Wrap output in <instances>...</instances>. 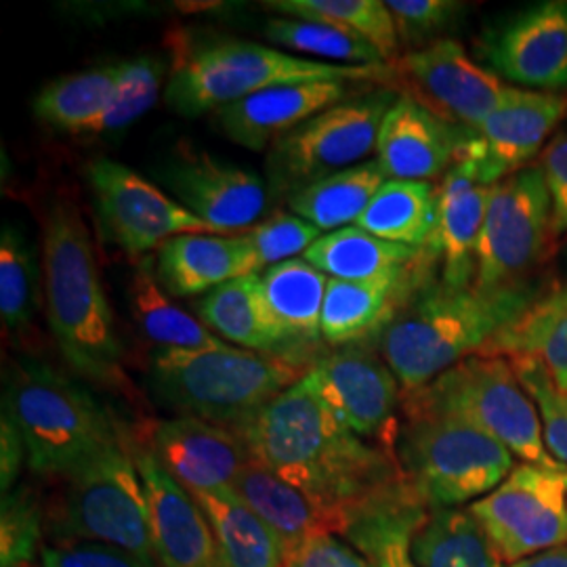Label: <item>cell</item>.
Returning a JSON list of instances; mask_svg holds the SVG:
<instances>
[{
    "mask_svg": "<svg viewBox=\"0 0 567 567\" xmlns=\"http://www.w3.org/2000/svg\"><path fill=\"white\" fill-rule=\"evenodd\" d=\"M240 435L252 461L324 508L337 536L344 538L374 511L416 496L398 458L355 435L305 377Z\"/></svg>",
    "mask_w": 567,
    "mask_h": 567,
    "instance_id": "6da1fadb",
    "label": "cell"
},
{
    "mask_svg": "<svg viewBox=\"0 0 567 567\" xmlns=\"http://www.w3.org/2000/svg\"><path fill=\"white\" fill-rule=\"evenodd\" d=\"M534 301V290L522 282L496 290L446 284L421 288L379 337V349L410 395L480 355Z\"/></svg>",
    "mask_w": 567,
    "mask_h": 567,
    "instance_id": "7a4b0ae2",
    "label": "cell"
},
{
    "mask_svg": "<svg viewBox=\"0 0 567 567\" xmlns=\"http://www.w3.org/2000/svg\"><path fill=\"white\" fill-rule=\"evenodd\" d=\"M47 318L63 358L84 379L124 383L122 347L100 265L79 206L58 198L42 240Z\"/></svg>",
    "mask_w": 567,
    "mask_h": 567,
    "instance_id": "3957f363",
    "label": "cell"
},
{
    "mask_svg": "<svg viewBox=\"0 0 567 567\" xmlns=\"http://www.w3.org/2000/svg\"><path fill=\"white\" fill-rule=\"evenodd\" d=\"M307 368L229 344L185 351L161 349L150 365V389L161 404L238 435Z\"/></svg>",
    "mask_w": 567,
    "mask_h": 567,
    "instance_id": "277c9868",
    "label": "cell"
},
{
    "mask_svg": "<svg viewBox=\"0 0 567 567\" xmlns=\"http://www.w3.org/2000/svg\"><path fill=\"white\" fill-rule=\"evenodd\" d=\"M2 414L20 429L37 475L70 477L103 450L121 444L107 408L53 365L21 360L4 379Z\"/></svg>",
    "mask_w": 567,
    "mask_h": 567,
    "instance_id": "5b68a950",
    "label": "cell"
},
{
    "mask_svg": "<svg viewBox=\"0 0 567 567\" xmlns=\"http://www.w3.org/2000/svg\"><path fill=\"white\" fill-rule=\"evenodd\" d=\"M381 72V65L358 68L301 60L265 44L236 39H187L175 49L164 102L183 118H198L274 86L365 81Z\"/></svg>",
    "mask_w": 567,
    "mask_h": 567,
    "instance_id": "8992f818",
    "label": "cell"
},
{
    "mask_svg": "<svg viewBox=\"0 0 567 567\" xmlns=\"http://www.w3.org/2000/svg\"><path fill=\"white\" fill-rule=\"evenodd\" d=\"M404 408L408 416H447L475 426L527 465L564 468L550 456L538 408L505 358L471 355L405 395Z\"/></svg>",
    "mask_w": 567,
    "mask_h": 567,
    "instance_id": "52a82bcc",
    "label": "cell"
},
{
    "mask_svg": "<svg viewBox=\"0 0 567 567\" xmlns=\"http://www.w3.org/2000/svg\"><path fill=\"white\" fill-rule=\"evenodd\" d=\"M395 458L426 508L475 503L515 468V456L501 442L447 416H408Z\"/></svg>",
    "mask_w": 567,
    "mask_h": 567,
    "instance_id": "ba28073f",
    "label": "cell"
},
{
    "mask_svg": "<svg viewBox=\"0 0 567 567\" xmlns=\"http://www.w3.org/2000/svg\"><path fill=\"white\" fill-rule=\"evenodd\" d=\"M398 100L393 91L355 95L286 133L267 154V194L288 198L311 183L362 164L377 150L381 124Z\"/></svg>",
    "mask_w": 567,
    "mask_h": 567,
    "instance_id": "9c48e42d",
    "label": "cell"
},
{
    "mask_svg": "<svg viewBox=\"0 0 567 567\" xmlns=\"http://www.w3.org/2000/svg\"><path fill=\"white\" fill-rule=\"evenodd\" d=\"M61 522L68 538L124 548L158 566L147 494L126 440L68 477Z\"/></svg>",
    "mask_w": 567,
    "mask_h": 567,
    "instance_id": "30bf717a",
    "label": "cell"
},
{
    "mask_svg": "<svg viewBox=\"0 0 567 567\" xmlns=\"http://www.w3.org/2000/svg\"><path fill=\"white\" fill-rule=\"evenodd\" d=\"M503 566L567 545V468L515 465L507 480L471 503Z\"/></svg>",
    "mask_w": 567,
    "mask_h": 567,
    "instance_id": "8fae6325",
    "label": "cell"
},
{
    "mask_svg": "<svg viewBox=\"0 0 567 567\" xmlns=\"http://www.w3.org/2000/svg\"><path fill=\"white\" fill-rule=\"evenodd\" d=\"M553 225V204L540 166L522 168L494 183L475 255L473 286L496 290L538 259Z\"/></svg>",
    "mask_w": 567,
    "mask_h": 567,
    "instance_id": "7c38bea8",
    "label": "cell"
},
{
    "mask_svg": "<svg viewBox=\"0 0 567 567\" xmlns=\"http://www.w3.org/2000/svg\"><path fill=\"white\" fill-rule=\"evenodd\" d=\"M105 234L124 252L140 257L183 234H213L210 227L173 200L163 187L110 158L86 166Z\"/></svg>",
    "mask_w": 567,
    "mask_h": 567,
    "instance_id": "4fadbf2b",
    "label": "cell"
},
{
    "mask_svg": "<svg viewBox=\"0 0 567 567\" xmlns=\"http://www.w3.org/2000/svg\"><path fill=\"white\" fill-rule=\"evenodd\" d=\"M305 379L355 435L395 456L400 383L385 360L364 344L337 347Z\"/></svg>",
    "mask_w": 567,
    "mask_h": 567,
    "instance_id": "5bb4252c",
    "label": "cell"
},
{
    "mask_svg": "<svg viewBox=\"0 0 567 567\" xmlns=\"http://www.w3.org/2000/svg\"><path fill=\"white\" fill-rule=\"evenodd\" d=\"M173 194L210 231H240L264 215L267 187L257 173L179 143L154 171Z\"/></svg>",
    "mask_w": 567,
    "mask_h": 567,
    "instance_id": "9a60e30c",
    "label": "cell"
},
{
    "mask_svg": "<svg viewBox=\"0 0 567 567\" xmlns=\"http://www.w3.org/2000/svg\"><path fill=\"white\" fill-rule=\"evenodd\" d=\"M400 74L440 118L477 131L513 91L482 63L471 60L456 41H435L400 60Z\"/></svg>",
    "mask_w": 567,
    "mask_h": 567,
    "instance_id": "2e32d148",
    "label": "cell"
},
{
    "mask_svg": "<svg viewBox=\"0 0 567 567\" xmlns=\"http://www.w3.org/2000/svg\"><path fill=\"white\" fill-rule=\"evenodd\" d=\"M487 70L529 89L567 86V2L548 0L515 13L482 42Z\"/></svg>",
    "mask_w": 567,
    "mask_h": 567,
    "instance_id": "e0dca14e",
    "label": "cell"
},
{
    "mask_svg": "<svg viewBox=\"0 0 567 567\" xmlns=\"http://www.w3.org/2000/svg\"><path fill=\"white\" fill-rule=\"evenodd\" d=\"M145 447L189 494L236 486L250 461L243 435L194 416L154 421Z\"/></svg>",
    "mask_w": 567,
    "mask_h": 567,
    "instance_id": "ac0fdd59",
    "label": "cell"
},
{
    "mask_svg": "<svg viewBox=\"0 0 567 567\" xmlns=\"http://www.w3.org/2000/svg\"><path fill=\"white\" fill-rule=\"evenodd\" d=\"M128 447L147 494L158 566L221 567L213 527L198 501L166 473L147 447L135 442H128Z\"/></svg>",
    "mask_w": 567,
    "mask_h": 567,
    "instance_id": "d6986e66",
    "label": "cell"
},
{
    "mask_svg": "<svg viewBox=\"0 0 567 567\" xmlns=\"http://www.w3.org/2000/svg\"><path fill=\"white\" fill-rule=\"evenodd\" d=\"M566 114L564 95L513 89L507 100L471 133L461 156L477 161L489 182H503L538 154L548 133Z\"/></svg>",
    "mask_w": 567,
    "mask_h": 567,
    "instance_id": "ffe728a7",
    "label": "cell"
},
{
    "mask_svg": "<svg viewBox=\"0 0 567 567\" xmlns=\"http://www.w3.org/2000/svg\"><path fill=\"white\" fill-rule=\"evenodd\" d=\"M471 133L440 118L414 97H400L381 124L377 163L393 182L433 179L456 164Z\"/></svg>",
    "mask_w": 567,
    "mask_h": 567,
    "instance_id": "44dd1931",
    "label": "cell"
},
{
    "mask_svg": "<svg viewBox=\"0 0 567 567\" xmlns=\"http://www.w3.org/2000/svg\"><path fill=\"white\" fill-rule=\"evenodd\" d=\"M494 183L477 161L461 156L437 187L435 227L429 243L431 257L444 261V284L452 288L473 286L475 255L486 221Z\"/></svg>",
    "mask_w": 567,
    "mask_h": 567,
    "instance_id": "7402d4cb",
    "label": "cell"
},
{
    "mask_svg": "<svg viewBox=\"0 0 567 567\" xmlns=\"http://www.w3.org/2000/svg\"><path fill=\"white\" fill-rule=\"evenodd\" d=\"M347 100H351L347 81L282 84L217 110L215 124L236 145L261 152L299 124Z\"/></svg>",
    "mask_w": 567,
    "mask_h": 567,
    "instance_id": "603a6c76",
    "label": "cell"
},
{
    "mask_svg": "<svg viewBox=\"0 0 567 567\" xmlns=\"http://www.w3.org/2000/svg\"><path fill=\"white\" fill-rule=\"evenodd\" d=\"M419 264L377 280H330L322 311V339L332 347L362 344L379 339L386 326L410 303L419 290L423 271Z\"/></svg>",
    "mask_w": 567,
    "mask_h": 567,
    "instance_id": "cb8c5ba5",
    "label": "cell"
},
{
    "mask_svg": "<svg viewBox=\"0 0 567 567\" xmlns=\"http://www.w3.org/2000/svg\"><path fill=\"white\" fill-rule=\"evenodd\" d=\"M330 278L305 259L274 265L261 276L265 305L276 326L286 355L292 364H305L303 349L322 339V311Z\"/></svg>",
    "mask_w": 567,
    "mask_h": 567,
    "instance_id": "d4e9b609",
    "label": "cell"
},
{
    "mask_svg": "<svg viewBox=\"0 0 567 567\" xmlns=\"http://www.w3.org/2000/svg\"><path fill=\"white\" fill-rule=\"evenodd\" d=\"M236 492L282 545L284 557L295 555L311 538L334 534L332 517L301 489L290 486L257 461H248L236 480Z\"/></svg>",
    "mask_w": 567,
    "mask_h": 567,
    "instance_id": "484cf974",
    "label": "cell"
},
{
    "mask_svg": "<svg viewBox=\"0 0 567 567\" xmlns=\"http://www.w3.org/2000/svg\"><path fill=\"white\" fill-rule=\"evenodd\" d=\"M480 355L534 362L557 391L567 393V286L536 299Z\"/></svg>",
    "mask_w": 567,
    "mask_h": 567,
    "instance_id": "4316f807",
    "label": "cell"
},
{
    "mask_svg": "<svg viewBox=\"0 0 567 567\" xmlns=\"http://www.w3.org/2000/svg\"><path fill=\"white\" fill-rule=\"evenodd\" d=\"M198 316L206 328L227 341L290 362L265 305L261 274L236 278L210 290L198 303Z\"/></svg>",
    "mask_w": 567,
    "mask_h": 567,
    "instance_id": "83f0119b",
    "label": "cell"
},
{
    "mask_svg": "<svg viewBox=\"0 0 567 567\" xmlns=\"http://www.w3.org/2000/svg\"><path fill=\"white\" fill-rule=\"evenodd\" d=\"M425 257L423 248L386 243L360 227H343L311 244L301 259L330 280L364 282L404 271Z\"/></svg>",
    "mask_w": 567,
    "mask_h": 567,
    "instance_id": "f1b7e54d",
    "label": "cell"
},
{
    "mask_svg": "<svg viewBox=\"0 0 567 567\" xmlns=\"http://www.w3.org/2000/svg\"><path fill=\"white\" fill-rule=\"evenodd\" d=\"M203 507L219 550L221 567H284L282 545L236 487L192 494Z\"/></svg>",
    "mask_w": 567,
    "mask_h": 567,
    "instance_id": "f546056e",
    "label": "cell"
},
{
    "mask_svg": "<svg viewBox=\"0 0 567 567\" xmlns=\"http://www.w3.org/2000/svg\"><path fill=\"white\" fill-rule=\"evenodd\" d=\"M156 274L175 297L203 295L240 278V248L236 236L183 234L158 248Z\"/></svg>",
    "mask_w": 567,
    "mask_h": 567,
    "instance_id": "4dcf8cb0",
    "label": "cell"
},
{
    "mask_svg": "<svg viewBox=\"0 0 567 567\" xmlns=\"http://www.w3.org/2000/svg\"><path fill=\"white\" fill-rule=\"evenodd\" d=\"M383 183L381 164L362 163L295 192L286 198V206L318 229L337 231L362 217Z\"/></svg>",
    "mask_w": 567,
    "mask_h": 567,
    "instance_id": "1f68e13d",
    "label": "cell"
},
{
    "mask_svg": "<svg viewBox=\"0 0 567 567\" xmlns=\"http://www.w3.org/2000/svg\"><path fill=\"white\" fill-rule=\"evenodd\" d=\"M412 557L419 567H505L468 508H429L412 534Z\"/></svg>",
    "mask_w": 567,
    "mask_h": 567,
    "instance_id": "d6a6232c",
    "label": "cell"
},
{
    "mask_svg": "<svg viewBox=\"0 0 567 567\" xmlns=\"http://www.w3.org/2000/svg\"><path fill=\"white\" fill-rule=\"evenodd\" d=\"M437 213V189L426 182H385L355 227L412 248H426Z\"/></svg>",
    "mask_w": 567,
    "mask_h": 567,
    "instance_id": "836d02e7",
    "label": "cell"
},
{
    "mask_svg": "<svg viewBox=\"0 0 567 567\" xmlns=\"http://www.w3.org/2000/svg\"><path fill=\"white\" fill-rule=\"evenodd\" d=\"M128 292L133 316L143 334L161 349L198 351L224 344L200 320L185 313L168 299L150 257H143L142 264L137 265Z\"/></svg>",
    "mask_w": 567,
    "mask_h": 567,
    "instance_id": "e575fe53",
    "label": "cell"
},
{
    "mask_svg": "<svg viewBox=\"0 0 567 567\" xmlns=\"http://www.w3.org/2000/svg\"><path fill=\"white\" fill-rule=\"evenodd\" d=\"M118 81V63L84 70L44 84L34 114L39 121L76 135H89L112 102Z\"/></svg>",
    "mask_w": 567,
    "mask_h": 567,
    "instance_id": "d590c367",
    "label": "cell"
},
{
    "mask_svg": "<svg viewBox=\"0 0 567 567\" xmlns=\"http://www.w3.org/2000/svg\"><path fill=\"white\" fill-rule=\"evenodd\" d=\"M264 7L288 18L341 28L370 42L385 60L400 47L395 21L381 0H269Z\"/></svg>",
    "mask_w": 567,
    "mask_h": 567,
    "instance_id": "8d00e7d4",
    "label": "cell"
},
{
    "mask_svg": "<svg viewBox=\"0 0 567 567\" xmlns=\"http://www.w3.org/2000/svg\"><path fill=\"white\" fill-rule=\"evenodd\" d=\"M426 513L425 503L414 496L374 511L351 527L344 538L374 567H419L412 557V534Z\"/></svg>",
    "mask_w": 567,
    "mask_h": 567,
    "instance_id": "74e56055",
    "label": "cell"
},
{
    "mask_svg": "<svg viewBox=\"0 0 567 567\" xmlns=\"http://www.w3.org/2000/svg\"><path fill=\"white\" fill-rule=\"evenodd\" d=\"M265 37L267 41L282 49L330 60V63H337V65L362 68V65H379L385 60L370 42L322 21L297 20V18L269 20L265 25Z\"/></svg>",
    "mask_w": 567,
    "mask_h": 567,
    "instance_id": "f35d334b",
    "label": "cell"
},
{
    "mask_svg": "<svg viewBox=\"0 0 567 567\" xmlns=\"http://www.w3.org/2000/svg\"><path fill=\"white\" fill-rule=\"evenodd\" d=\"M322 238V229L297 215L276 213L264 224L236 236L240 248V278L261 274L264 267L297 259L311 244Z\"/></svg>",
    "mask_w": 567,
    "mask_h": 567,
    "instance_id": "ab89813d",
    "label": "cell"
},
{
    "mask_svg": "<svg viewBox=\"0 0 567 567\" xmlns=\"http://www.w3.org/2000/svg\"><path fill=\"white\" fill-rule=\"evenodd\" d=\"M166 68L156 58H135L118 63V81L112 95V102L95 122L89 135L116 133L147 114L154 103L158 102Z\"/></svg>",
    "mask_w": 567,
    "mask_h": 567,
    "instance_id": "60d3db41",
    "label": "cell"
},
{
    "mask_svg": "<svg viewBox=\"0 0 567 567\" xmlns=\"http://www.w3.org/2000/svg\"><path fill=\"white\" fill-rule=\"evenodd\" d=\"M34 316V259L23 234L4 225L0 236V318L9 332H23Z\"/></svg>",
    "mask_w": 567,
    "mask_h": 567,
    "instance_id": "b9f144b4",
    "label": "cell"
},
{
    "mask_svg": "<svg viewBox=\"0 0 567 567\" xmlns=\"http://www.w3.org/2000/svg\"><path fill=\"white\" fill-rule=\"evenodd\" d=\"M42 540V511L28 487H16L0 503V567H34Z\"/></svg>",
    "mask_w": 567,
    "mask_h": 567,
    "instance_id": "7bdbcfd3",
    "label": "cell"
},
{
    "mask_svg": "<svg viewBox=\"0 0 567 567\" xmlns=\"http://www.w3.org/2000/svg\"><path fill=\"white\" fill-rule=\"evenodd\" d=\"M527 395L534 400L543 423V435L550 456L567 468V393L557 391L547 372L534 362H511Z\"/></svg>",
    "mask_w": 567,
    "mask_h": 567,
    "instance_id": "ee69618b",
    "label": "cell"
},
{
    "mask_svg": "<svg viewBox=\"0 0 567 567\" xmlns=\"http://www.w3.org/2000/svg\"><path fill=\"white\" fill-rule=\"evenodd\" d=\"M385 4L398 37L405 42H425L446 32L465 9L454 0H389Z\"/></svg>",
    "mask_w": 567,
    "mask_h": 567,
    "instance_id": "f6af8a7d",
    "label": "cell"
},
{
    "mask_svg": "<svg viewBox=\"0 0 567 567\" xmlns=\"http://www.w3.org/2000/svg\"><path fill=\"white\" fill-rule=\"evenodd\" d=\"M41 567H161L124 548L93 543L68 540L41 550Z\"/></svg>",
    "mask_w": 567,
    "mask_h": 567,
    "instance_id": "bcb514c9",
    "label": "cell"
},
{
    "mask_svg": "<svg viewBox=\"0 0 567 567\" xmlns=\"http://www.w3.org/2000/svg\"><path fill=\"white\" fill-rule=\"evenodd\" d=\"M284 567H374L364 555L334 534H324L305 543Z\"/></svg>",
    "mask_w": 567,
    "mask_h": 567,
    "instance_id": "7dc6e473",
    "label": "cell"
},
{
    "mask_svg": "<svg viewBox=\"0 0 567 567\" xmlns=\"http://www.w3.org/2000/svg\"><path fill=\"white\" fill-rule=\"evenodd\" d=\"M540 168L553 204V227L567 231V133L548 145Z\"/></svg>",
    "mask_w": 567,
    "mask_h": 567,
    "instance_id": "c3c4849f",
    "label": "cell"
},
{
    "mask_svg": "<svg viewBox=\"0 0 567 567\" xmlns=\"http://www.w3.org/2000/svg\"><path fill=\"white\" fill-rule=\"evenodd\" d=\"M23 465H28L25 442L21 437L20 429L13 425V421L7 414H2L0 416V489H2V496L16 489Z\"/></svg>",
    "mask_w": 567,
    "mask_h": 567,
    "instance_id": "681fc988",
    "label": "cell"
},
{
    "mask_svg": "<svg viewBox=\"0 0 567 567\" xmlns=\"http://www.w3.org/2000/svg\"><path fill=\"white\" fill-rule=\"evenodd\" d=\"M505 567H567V545L553 548L547 553H540V555H534V557H527L519 564Z\"/></svg>",
    "mask_w": 567,
    "mask_h": 567,
    "instance_id": "f907efd6",
    "label": "cell"
},
{
    "mask_svg": "<svg viewBox=\"0 0 567 567\" xmlns=\"http://www.w3.org/2000/svg\"><path fill=\"white\" fill-rule=\"evenodd\" d=\"M34 567H37V566H34Z\"/></svg>",
    "mask_w": 567,
    "mask_h": 567,
    "instance_id": "816d5d0a",
    "label": "cell"
}]
</instances>
